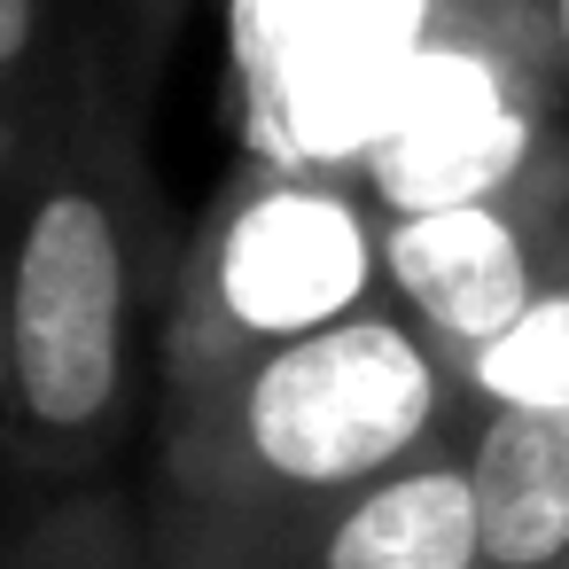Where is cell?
<instances>
[{
  "mask_svg": "<svg viewBox=\"0 0 569 569\" xmlns=\"http://www.w3.org/2000/svg\"><path fill=\"white\" fill-rule=\"evenodd\" d=\"M0 79H9L24 126H40L71 79V63L56 56V0H0Z\"/></svg>",
  "mask_w": 569,
  "mask_h": 569,
  "instance_id": "obj_9",
  "label": "cell"
},
{
  "mask_svg": "<svg viewBox=\"0 0 569 569\" xmlns=\"http://www.w3.org/2000/svg\"><path fill=\"white\" fill-rule=\"evenodd\" d=\"M382 273L390 305L452 367H468L569 273V180H530L437 211H390Z\"/></svg>",
  "mask_w": 569,
  "mask_h": 569,
  "instance_id": "obj_5",
  "label": "cell"
},
{
  "mask_svg": "<svg viewBox=\"0 0 569 569\" xmlns=\"http://www.w3.org/2000/svg\"><path fill=\"white\" fill-rule=\"evenodd\" d=\"M460 452L476 468L483 569H569V406H476Z\"/></svg>",
  "mask_w": 569,
  "mask_h": 569,
  "instance_id": "obj_7",
  "label": "cell"
},
{
  "mask_svg": "<svg viewBox=\"0 0 569 569\" xmlns=\"http://www.w3.org/2000/svg\"><path fill=\"white\" fill-rule=\"evenodd\" d=\"M460 406V367L398 305H367L164 390L157 561L258 569L351 491L452 445Z\"/></svg>",
  "mask_w": 569,
  "mask_h": 569,
  "instance_id": "obj_1",
  "label": "cell"
},
{
  "mask_svg": "<svg viewBox=\"0 0 569 569\" xmlns=\"http://www.w3.org/2000/svg\"><path fill=\"white\" fill-rule=\"evenodd\" d=\"M24 561H32V569H48V538H40V546H32V553H24Z\"/></svg>",
  "mask_w": 569,
  "mask_h": 569,
  "instance_id": "obj_14",
  "label": "cell"
},
{
  "mask_svg": "<svg viewBox=\"0 0 569 569\" xmlns=\"http://www.w3.org/2000/svg\"><path fill=\"white\" fill-rule=\"evenodd\" d=\"M553 17V56H561V102H569V0H546Z\"/></svg>",
  "mask_w": 569,
  "mask_h": 569,
  "instance_id": "obj_13",
  "label": "cell"
},
{
  "mask_svg": "<svg viewBox=\"0 0 569 569\" xmlns=\"http://www.w3.org/2000/svg\"><path fill=\"white\" fill-rule=\"evenodd\" d=\"M172 289L180 250L141 164V102L110 56L71 63L9 203V452L24 468L79 476L126 445Z\"/></svg>",
  "mask_w": 569,
  "mask_h": 569,
  "instance_id": "obj_2",
  "label": "cell"
},
{
  "mask_svg": "<svg viewBox=\"0 0 569 569\" xmlns=\"http://www.w3.org/2000/svg\"><path fill=\"white\" fill-rule=\"evenodd\" d=\"M258 569H483L476 468L460 437L351 491L289 546H273Z\"/></svg>",
  "mask_w": 569,
  "mask_h": 569,
  "instance_id": "obj_6",
  "label": "cell"
},
{
  "mask_svg": "<svg viewBox=\"0 0 569 569\" xmlns=\"http://www.w3.org/2000/svg\"><path fill=\"white\" fill-rule=\"evenodd\" d=\"M382 227L390 211L359 164L242 172L180 250V289L164 320V390L382 305L390 297Z\"/></svg>",
  "mask_w": 569,
  "mask_h": 569,
  "instance_id": "obj_3",
  "label": "cell"
},
{
  "mask_svg": "<svg viewBox=\"0 0 569 569\" xmlns=\"http://www.w3.org/2000/svg\"><path fill=\"white\" fill-rule=\"evenodd\" d=\"M24 157H32V126H24V110H17V94H9V79H0V211L17 203V188H24Z\"/></svg>",
  "mask_w": 569,
  "mask_h": 569,
  "instance_id": "obj_11",
  "label": "cell"
},
{
  "mask_svg": "<svg viewBox=\"0 0 569 569\" xmlns=\"http://www.w3.org/2000/svg\"><path fill=\"white\" fill-rule=\"evenodd\" d=\"M561 56L553 17H522L515 0L445 9L421 56L398 79V102L382 110V133L367 141L359 172L382 196V211H437L468 196H507L530 180H569L561 149Z\"/></svg>",
  "mask_w": 569,
  "mask_h": 569,
  "instance_id": "obj_4",
  "label": "cell"
},
{
  "mask_svg": "<svg viewBox=\"0 0 569 569\" xmlns=\"http://www.w3.org/2000/svg\"><path fill=\"white\" fill-rule=\"evenodd\" d=\"M196 17V0H110V24H118V56H110V71H118V87L141 102L149 94V79L164 71V48L180 40V24Z\"/></svg>",
  "mask_w": 569,
  "mask_h": 569,
  "instance_id": "obj_10",
  "label": "cell"
},
{
  "mask_svg": "<svg viewBox=\"0 0 569 569\" xmlns=\"http://www.w3.org/2000/svg\"><path fill=\"white\" fill-rule=\"evenodd\" d=\"M9 406H17V343H9V234H0V437H9Z\"/></svg>",
  "mask_w": 569,
  "mask_h": 569,
  "instance_id": "obj_12",
  "label": "cell"
},
{
  "mask_svg": "<svg viewBox=\"0 0 569 569\" xmlns=\"http://www.w3.org/2000/svg\"><path fill=\"white\" fill-rule=\"evenodd\" d=\"M468 406H569V273L468 367Z\"/></svg>",
  "mask_w": 569,
  "mask_h": 569,
  "instance_id": "obj_8",
  "label": "cell"
}]
</instances>
